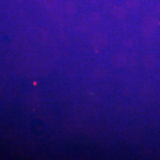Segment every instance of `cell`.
Masks as SVG:
<instances>
[{"mask_svg": "<svg viewBox=\"0 0 160 160\" xmlns=\"http://www.w3.org/2000/svg\"><path fill=\"white\" fill-rule=\"evenodd\" d=\"M158 25H159V22L157 19L152 17L147 18L143 23V32L146 35H151L156 31Z\"/></svg>", "mask_w": 160, "mask_h": 160, "instance_id": "6da1fadb", "label": "cell"}, {"mask_svg": "<svg viewBox=\"0 0 160 160\" xmlns=\"http://www.w3.org/2000/svg\"><path fill=\"white\" fill-rule=\"evenodd\" d=\"M114 16L117 18H123L125 16V10L122 7H117L113 11Z\"/></svg>", "mask_w": 160, "mask_h": 160, "instance_id": "7a4b0ae2", "label": "cell"}, {"mask_svg": "<svg viewBox=\"0 0 160 160\" xmlns=\"http://www.w3.org/2000/svg\"><path fill=\"white\" fill-rule=\"evenodd\" d=\"M127 4L131 8H135L139 5V0H128Z\"/></svg>", "mask_w": 160, "mask_h": 160, "instance_id": "3957f363", "label": "cell"}]
</instances>
